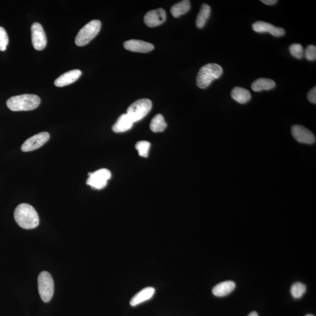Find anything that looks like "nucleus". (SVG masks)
Wrapping results in <instances>:
<instances>
[{
  "label": "nucleus",
  "mask_w": 316,
  "mask_h": 316,
  "mask_svg": "<svg viewBox=\"0 0 316 316\" xmlns=\"http://www.w3.org/2000/svg\"><path fill=\"white\" fill-rule=\"evenodd\" d=\"M235 283L232 281H227L218 283L215 285L212 292L215 296L224 297L231 293L235 288Z\"/></svg>",
  "instance_id": "nucleus-16"
},
{
  "label": "nucleus",
  "mask_w": 316,
  "mask_h": 316,
  "mask_svg": "<svg viewBox=\"0 0 316 316\" xmlns=\"http://www.w3.org/2000/svg\"><path fill=\"white\" fill-rule=\"evenodd\" d=\"M231 97L236 102L240 104H246L251 99L250 92L246 89L235 87L232 89Z\"/></svg>",
  "instance_id": "nucleus-19"
},
{
  "label": "nucleus",
  "mask_w": 316,
  "mask_h": 316,
  "mask_svg": "<svg viewBox=\"0 0 316 316\" xmlns=\"http://www.w3.org/2000/svg\"><path fill=\"white\" fill-rule=\"evenodd\" d=\"M210 14V7L203 4L196 18V24L197 28L200 29L205 26L207 21L209 19Z\"/></svg>",
  "instance_id": "nucleus-21"
},
{
  "label": "nucleus",
  "mask_w": 316,
  "mask_h": 316,
  "mask_svg": "<svg viewBox=\"0 0 316 316\" xmlns=\"http://www.w3.org/2000/svg\"><path fill=\"white\" fill-rule=\"evenodd\" d=\"M252 27L253 30L258 33L268 32L275 37H282L285 34V31L283 28L276 27L264 21H257L253 24Z\"/></svg>",
  "instance_id": "nucleus-12"
},
{
  "label": "nucleus",
  "mask_w": 316,
  "mask_h": 316,
  "mask_svg": "<svg viewBox=\"0 0 316 316\" xmlns=\"http://www.w3.org/2000/svg\"><path fill=\"white\" fill-rule=\"evenodd\" d=\"M307 99L311 103L316 104V88L314 87L308 93Z\"/></svg>",
  "instance_id": "nucleus-28"
},
{
  "label": "nucleus",
  "mask_w": 316,
  "mask_h": 316,
  "mask_svg": "<svg viewBox=\"0 0 316 316\" xmlns=\"http://www.w3.org/2000/svg\"><path fill=\"white\" fill-rule=\"evenodd\" d=\"M134 122L126 114L121 115L118 118L116 123L113 126V131L115 132L120 133L127 131L132 128Z\"/></svg>",
  "instance_id": "nucleus-17"
},
{
  "label": "nucleus",
  "mask_w": 316,
  "mask_h": 316,
  "mask_svg": "<svg viewBox=\"0 0 316 316\" xmlns=\"http://www.w3.org/2000/svg\"><path fill=\"white\" fill-rule=\"evenodd\" d=\"M191 7L189 0H184L171 7V13L175 18L179 17L189 12Z\"/></svg>",
  "instance_id": "nucleus-20"
},
{
  "label": "nucleus",
  "mask_w": 316,
  "mask_h": 316,
  "mask_svg": "<svg viewBox=\"0 0 316 316\" xmlns=\"http://www.w3.org/2000/svg\"><path fill=\"white\" fill-rule=\"evenodd\" d=\"M124 47L129 51L139 53H148L152 51L154 46L150 43L136 39H131L124 43Z\"/></svg>",
  "instance_id": "nucleus-13"
},
{
  "label": "nucleus",
  "mask_w": 316,
  "mask_h": 316,
  "mask_svg": "<svg viewBox=\"0 0 316 316\" xmlns=\"http://www.w3.org/2000/svg\"><path fill=\"white\" fill-rule=\"evenodd\" d=\"M49 138L50 135L48 132L39 133L27 139L21 146V150L23 152H30L37 149L47 142Z\"/></svg>",
  "instance_id": "nucleus-9"
},
{
  "label": "nucleus",
  "mask_w": 316,
  "mask_h": 316,
  "mask_svg": "<svg viewBox=\"0 0 316 316\" xmlns=\"http://www.w3.org/2000/svg\"><path fill=\"white\" fill-rule=\"evenodd\" d=\"M155 289L153 287H146L135 294L130 301L132 306H136L147 300H149L153 296Z\"/></svg>",
  "instance_id": "nucleus-15"
},
{
  "label": "nucleus",
  "mask_w": 316,
  "mask_h": 316,
  "mask_svg": "<svg viewBox=\"0 0 316 316\" xmlns=\"http://www.w3.org/2000/svg\"><path fill=\"white\" fill-rule=\"evenodd\" d=\"M32 43L37 51H42L46 48L47 39L44 28L38 23H34L31 27Z\"/></svg>",
  "instance_id": "nucleus-8"
},
{
  "label": "nucleus",
  "mask_w": 316,
  "mask_h": 316,
  "mask_svg": "<svg viewBox=\"0 0 316 316\" xmlns=\"http://www.w3.org/2000/svg\"><path fill=\"white\" fill-rule=\"evenodd\" d=\"M223 73L222 67L216 63H209L200 68L196 77V84L200 89H206Z\"/></svg>",
  "instance_id": "nucleus-3"
},
{
  "label": "nucleus",
  "mask_w": 316,
  "mask_h": 316,
  "mask_svg": "<svg viewBox=\"0 0 316 316\" xmlns=\"http://www.w3.org/2000/svg\"><path fill=\"white\" fill-rule=\"evenodd\" d=\"M102 23L99 20H92L83 27L78 32L75 43L78 46H85L94 39L101 29Z\"/></svg>",
  "instance_id": "nucleus-4"
},
{
  "label": "nucleus",
  "mask_w": 316,
  "mask_h": 316,
  "mask_svg": "<svg viewBox=\"0 0 316 316\" xmlns=\"http://www.w3.org/2000/svg\"><path fill=\"white\" fill-rule=\"evenodd\" d=\"M275 86V82L271 79L260 78L253 83L251 89L254 92H260L263 91H270Z\"/></svg>",
  "instance_id": "nucleus-18"
},
{
  "label": "nucleus",
  "mask_w": 316,
  "mask_h": 316,
  "mask_svg": "<svg viewBox=\"0 0 316 316\" xmlns=\"http://www.w3.org/2000/svg\"><path fill=\"white\" fill-rule=\"evenodd\" d=\"M306 286L301 282H296L291 287L290 292L295 299H300L306 292Z\"/></svg>",
  "instance_id": "nucleus-23"
},
{
  "label": "nucleus",
  "mask_w": 316,
  "mask_h": 316,
  "mask_svg": "<svg viewBox=\"0 0 316 316\" xmlns=\"http://www.w3.org/2000/svg\"><path fill=\"white\" fill-rule=\"evenodd\" d=\"M292 134L298 142L306 143V144H313L315 142L313 133L302 125H293L292 127Z\"/></svg>",
  "instance_id": "nucleus-10"
},
{
  "label": "nucleus",
  "mask_w": 316,
  "mask_h": 316,
  "mask_svg": "<svg viewBox=\"0 0 316 316\" xmlns=\"http://www.w3.org/2000/svg\"><path fill=\"white\" fill-rule=\"evenodd\" d=\"M248 316H258V314L257 313L256 311H253L251 312V313H250L249 315Z\"/></svg>",
  "instance_id": "nucleus-30"
},
{
  "label": "nucleus",
  "mask_w": 316,
  "mask_h": 316,
  "mask_svg": "<svg viewBox=\"0 0 316 316\" xmlns=\"http://www.w3.org/2000/svg\"><path fill=\"white\" fill-rule=\"evenodd\" d=\"M41 99L35 95H22L12 97L7 101V106L13 111H31L40 105Z\"/></svg>",
  "instance_id": "nucleus-2"
},
{
  "label": "nucleus",
  "mask_w": 316,
  "mask_h": 316,
  "mask_svg": "<svg viewBox=\"0 0 316 316\" xmlns=\"http://www.w3.org/2000/svg\"><path fill=\"white\" fill-rule=\"evenodd\" d=\"M150 143L148 141H141L136 143L135 148L138 150L139 156L146 157L148 156Z\"/></svg>",
  "instance_id": "nucleus-24"
},
{
  "label": "nucleus",
  "mask_w": 316,
  "mask_h": 316,
  "mask_svg": "<svg viewBox=\"0 0 316 316\" xmlns=\"http://www.w3.org/2000/svg\"><path fill=\"white\" fill-rule=\"evenodd\" d=\"M82 73V71L78 69L67 71L57 78L54 84L56 87H64L76 82L81 77Z\"/></svg>",
  "instance_id": "nucleus-14"
},
{
  "label": "nucleus",
  "mask_w": 316,
  "mask_h": 316,
  "mask_svg": "<svg viewBox=\"0 0 316 316\" xmlns=\"http://www.w3.org/2000/svg\"><path fill=\"white\" fill-rule=\"evenodd\" d=\"M152 107V103L150 100L140 99L136 100L128 107L127 114L134 123L146 117L151 110Z\"/></svg>",
  "instance_id": "nucleus-5"
},
{
  "label": "nucleus",
  "mask_w": 316,
  "mask_h": 316,
  "mask_svg": "<svg viewBox=\"0 0 316 316\" xmlns=\"http://www.w3.org/2000/svg\"><path fill=\"white\" fill-rule=\"evenodd\" d=\"M9 44V37L5 29L0 27V51H5Z\"/></svg>",
  "instance_id": "nucleus-26"
},
{
  "label": "nucleus",
  "mask_w": 316,
  "mask_h": 316,
  "mask_svg": "<svg viewBox=\"0 0 316 316\" xmlns=\"http://www.w3.org/2000/svg\"><path fill=\"white\" fill-rule=\"evenodd\" d=\"M291 55L297 59H300L304 56V49L303 46L299 44H293L289 47Z\"/></svg>",
  "instance_id": "nucleus-25"
},
{
  "label": "nucleus",
  "mask_w": 316,
  "mask_h": 316,
  "mask_svg": "<svg viewBox=\"0 0 316 316\" xmlns=\"http://www.w3.org/2000/svg\"><path fill=\"white\" fill-rule=\"evenodd\" d=\"M89 176L86 184L98 190L105 188L107 181L111 178V172L107 169H101L94 173H89Z\"/></svg>",
  "instance_id": "nucleus-7"
},
{
  "label": "nucleus",
  "mask_w": 316,
  "mask_h": 316,
  "mask_svg": "<svg viewBox=\"0 0 316 316\" xmlns=\"http://www.w3.org/2000/svg\"><path fill=\"white\" fill-rule=\"evenodd\" d=\"M262 3L265 4V5H267L268 6H272L275 5L278 1H276V0H261Z\"/></svg>",
  "instance_id": "nucleus-29"
},
{
  "label": "nucleus",
  "mask_w": 316,
  "mask_h": 316,
  "mask_svg": "<svg viewBox=\"0 0 316 316\" xmlns=\"http://www.w3.org/2000/svg\"><path fill=\"white\" fill-rule=\"evenodd\" d=\"M167 19V14L163 9L151 10L145 14L144 23L149 27H156L163 24Z\"/></svg>",
  "instance_id": "nucleus-11"
},
{
  "label": "nucleus",
  "mask_w": 316,
  "mask_h": 316,
  "mask_svg": "<svg viewBox=\"0 0 316 316\" xmlns=\"http://www.w3.org/2000/svg\"><path fill=\"white\" fill-rule=\"evenodd\" d=\"M14 218L21 228L30 229L37 227L39 218L37 211L30 204H19L14 211Z\"/></svg>",
  "instance_id": "nucleus-1"
},
{
  "label": "nucleus",
  "mask_w": 316,
  "mask_h": 316,
  "mask_svg": "<svg viewBox=\"0 0 316 316\" xmlns=\"http://www.w3.org/2000/svg\"><path fill=\"white\" fill-rule=\"evenodd\" d=\"M38 291L41 299L45 303L51 300L54 292V283L51 274L43 271L38 279Z\"/></svg>",
  "instance_id": "nucleus-6"
},
{
  "label": "nucleus",
  "mask_w": 316,
  "mask_h": 316,
  "mask_svg": "<svg viewBox=\"0 0 316 316\" xmlns=\"http://www.w3.org/2000/svg\"><path fill=\"white\" fill-rule=\"evenodd\" d=\"M167 127L163 115L157 114L152 118L150 123V129L154 132H163Z\"/></svg>",
  "instance_id": "nucleus-22"
},
{
  "label": "nucleus",
  "mask_w": 316,
  "mask_h": 316,
  "mask_svg": "<svg viewBox=\"0 0 316 316\" xmlns=\"http://www.w3.org/2000/svg\"><path fill=\"white\" fill-rule=\"evenodd\" d=\"M306 316H314V315H312V314H307Z\"/></svg>",
  "instance_id": "nucleus-31"
},
{
  "label": "nucleus",
  "mask_w": 316,
  "mask_h": 316,
  "mask_svg": "<svg viewBox=\"0 0 316 316\" xmlns=\"http://www.w3.org/2000/svg\"><path fill=\"white\" fill-rule=\"evenodd\" d=\"M304 55L309 61H314L316 59V47L314 45H310L305 49Z\"/></svg>",
  "instance_id": "nucleus-27"
}]
</instances>
